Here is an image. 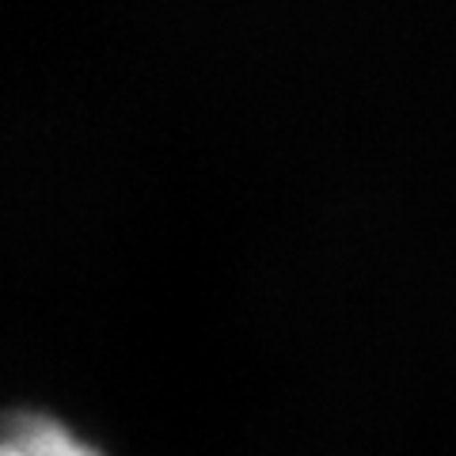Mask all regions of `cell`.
<instances>
[{
	"instance_id": "6da1fadb",
	"label": "cell",
	"mask_w": 456,
	"mask_h": 456,
	"mask_svg": "<svg viewBox=\"0 0 456 456\" xmlns=\"http://www.w3.org/2000/svg\"><path fill=\"white\" fill-rule=\"evenodd\" d=\"M0 456H99L92 445L46 415H12L0 422Z\"/></svg>"
}]
</instances>
